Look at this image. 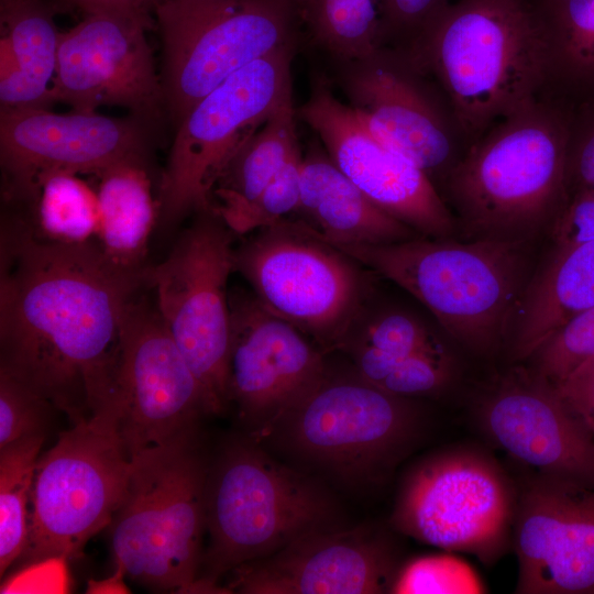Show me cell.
I'll use <instances>...</instances> for the list:
<instances>
[{
  "label": "cell",
  "instance_id": "cell-39",
  "mask_svg": "<svg viewBox=\"0 0 594 594\" xmlns=\"http://www.w3.org/2000/svg\"><path fill=\"white\" fill-rule=\"evenodd\" d=\"M582 122L568 118L566 194L594 187V103L581 116Z\"/></svg>",
  "mask_w": 594,
  "mask_h": 594
},
{
  "label": "cell",
  "instance_id": "cell-9",
  "mask_svg": "<svg viewBox=\"0 0 594 594\" xmlns=\"http://www.w3.org/2000/svg\"><path fill=\"white\" fill-rule=\"evenodd\" d=\"M234 267L266 310L323 353L344 348L372 288L355 260L300 219L261 229L234 251Z\"/></svg>",
  "mask_w": 594,
  "mask_h": 594
},
{
  "label": "cell",
  "instance_id": "cell-20",
  "mask_svg": "<svg viewBox=\"0 0 594 594\" xmlns=\"http://www.w3.org/2000/svg\"><path fill=\"white\" fill-rule=\"evenodd\" d=\"M516 592L594 594V486L539 474L514 515Z\"/></svg>",
  "mask_w": 594,
  "mask_h": 594
},
{
  "label": "cell",
  "instance_id": "cell-11",
  "mask_svg": "<svg viewBox=\"0 0 594 594\" xmlns=\"http://www.w3.org/2000/svg\"><path fill=\"white\" fill-rule=\"evenodd\" d=\"M288 44L234 73L179 121L158 191V219L167 224L211 210V191L235 151L282 106L293 100Z\"/></svg>",
  "mask_w": 594,
  "mask_h": 594
},
{
  "label": "cell",
  "instance_id": "cell-31",
  "mask_svg": "<svg viewBox=\"0 0 594 594\" xmlns=\"http://www.w3.org/2000/svg\"><path fill=\"white\" fill-rule=\"evenodd\" d=\"M45 435L0 448V574L25 549L34 472Z\"/></svg>",
  "mask_w": 594,
  "mask_h": 594
},
{
  "label": "cell",
  "instance_id": "cell-1",
  "mask_svg": "<svg viewBox=\"0 0 594 594\" xmlns=\"http://www.w3.org/2000/svg\"><path fill=\"white\" fill-rule=\"evenodd\" d=\"M0 253V371L73 425L92 417L120 396L123 321L143 270L116 266L97 242L42 240L13 217Z\"/></svg>",
  "mask_w": 594,
  "mask_h": 594
},
{
  "label": "cell",
  "instance_id": "cell-43",
  "mask_svg": "<svg viewBox=\"0 0 594 594\" xmlns=\"http://www.w3.org/2000/svg\"><path fill=\"white\" fill-rule=\"evenodd\" d=\"M125 572L121 566H114V572L102 581L90 580L86 593H129L124 584Z\"/></svg>",
  "mask_w": 594,
  "mask_h": 594
},
{
  "label": "cell",
  "instance_id": "cell-41",
  "mask_svg": "<svg viewBox=\"0 0 594 594\" xmlns=\"http://www.w3.org/2000/svg\"><path fill=\"white\" fill-rule=\"evenodd\" d=\"M556 388L594 435V360Z\"/></svg>",
  "mask_w": 594,
  "mask_h": 594
},
{
  "label": "cell",
  "instance_id": "cell-37",
  "mask_svg": "<svg viewBox=\"0 0 594 594\" xmlns=\"http://www.w3.org/2000/svg\"><path fill=\"white\" fill-rule=\"evenodd\" d=\"M352 343L367 345L392 358H405L442 343L419 319L404 312H389L372 320ZM344 346V348H345Z\"/></svg>",
  "mask_w": 594,
  "mask_h": 594
},
{
  "label": "cell",
  "instance_id": "cell-12",
  "mask_svg": "<svg viewBox=\"0 0 594 594\" xmlns=\"http://www.w3.org/2000/svg\"><path fill=\"white\" fill-rule=\"evenodd\" d=\"M233 233L213 211L199 212L169 256L143 270L144 285L154 288L156 308L202 387L208 414L229 404Z\"/></svg>",
  "mask_w": 594,
  "mask_h": 594
},
{
  "label": "cell",
  "instance_id": "cell-29",
  "mask_svg": "<svg viewBox=\"0 0 594 594\" xmlns=\"http://www.w3.org/2000/svg\"><path fill=\"white\" fill-rule=\"evenodd\" d=\"M29 218H21L37 238L67 244L97 242L98 199L77 174L55 172L42 176L24 202Z\"/></svg>",
  "mask_w": 594,
  "mask_h": 594
},
{
  "label": "cell",
  "instance_id": "cell-42",
  "mask_svg": "<svg viewBox=\"0 0 594 594\" xmlns=\"http://www.w3.org/2000/svg\"><path fill=\"white\" fill-rule=\"evenodd\" d=\"M69 9L76 8L82 12H118L150 14L156 0H64Z\"/></svg>",
  "mask_w": 594,
  "mask_h": 594
},
{
  "label": "cell",
  "instance_id": "cell-27",
  "mask_svg": "<svg viewBox=\"0 0 594 594\" xmlns=\"http://www.w3.org/2000/svg\"><path fill=\"white\" fill-rule=\"evenodd\" d=\"M293 100L249 138L222 168L211 191V210L228 224L261 195L299 148Z\"/></svg>",
  "mask_w": 594,
  "mask_h": 594
},
{
  "label": "cell",
  "instance_id": "cell-44",
  "mask_svg": "<svg viewBox=\"0 0 594 594\" xmlns=\"http://www.w3.org/2000/svg\"><path fill=\"white\" fill-rule=\"evenodd\" d=\"M156 1H157V0H156ZM156 1H155V2H156ZM154 4H155V3H154Z\"/></svg>",
  "mask_w": 594,
  "mask_h": 594
},
{
  "label": "cell",
  "instance_id": "cell-10",
  "mask_svg": "<svg viewBox=\"0 0 594 594\" xmlns=\"http://www.w3.org/2000/svg\"><path fill=\"white\" fill-rule=\"evenodd\" d=\"M163 102L178 124L234 73L288 44L295 0H157Z\"/></svg>",
  "mask_w": 594,
  "mask_h": 594
},
{
  "label": "cell",
  "instance_id": "cell-16",
  "mask_svg": "<svg viewBox=\"0 0 594 594\" xmlns=\"http://www.w3.org/2000/svg\"><path fill=\"white\" fill-rule=\"evenodd\" d=\"M120 431L133 458L197 430L208 414L202 387L157 308L130 301L123 321Z\"/></svg>",
  "mask_w": 594,
  "mask_h": 594
},
{
  "label": "cell",
  "instance_id": "cell-7",
  "mask_svg": "<svg viewBox=\"0 0 594 594\" xmlns=\"http://www.w3.org/2000/svg\"><path fill=\"white\" fill-rule=\"evenodd\" d=\"M121 396L92 417L59 433L37 460L29 532L19 562L25 565L78 554L108 528L132 470L121 435Z\"/></svg>",
  "mask_w": 594,
  "mask_h": 594
},
{
  "label": "cell",
  "instance_id": "cell-35",
  "mask_svg": "<svg viewBox=\"0 0 594 594\" xmlns=\"http://www.w3.org/2000/svg\"><path fill=\"white\" fill-rule=\"evenodd\" d=\"M54 410L48 400L0 371V448L22 438L46 436Z\"/></svg>",
  "mask_w": 594,
  "mask_h": 594
},
{
  "label": "cell",
  "instance_id": "cell-28",
  "mask_svg": "<svg viewBox=\"0 0 594 594\" xmlns=\"http://www.w3.org/2000/svg\"><path fill=\"white\" fill-rule=\"evenodd\" d=\"M546 42V91L562 100L594 86V0H537Z\"/></svg>",
  "mask_w": 594,
  "mask_h": 594
},
{
  "label": "cell",
  "instance_id": "cell-32",
  "mask_svg": "<svg viewBox=\"0 0 594 594\" xmlns=\"http://www.w3.org/2000/svg\"><path fill=\"white\" fill-rule=\"evenodd\" d=\"M345 349L359 376L399 397L437 394L453 376V361L443 344L397 359L363 344L352 343Z\"/></svg>",
  "mask_w": 594,
  "mask_h": 594
},
{
  "label": "cell",
  "instance_id": "cell-17",
  "mask_svg": "<svg viewBox=\"0 0 594 594\" xmlns=\"http://www.w3.org/2000/svg\"><path fill=\"white\" fill-rule=\"evenodd\" d=\"M150 14L99 12L62 32L51 102L95 112L120 106L140 119L154 117L163 102L146 31Z\"/></svg>",
  "mask_w": 594,
  "mask_h": 594
},
{
  "label": "cell",
  "instance_id": "cell-15",
  "mask_svg": "<svg viewBox=\"0 0 594 594\" xmlns=\"http://www.w3.org/2000/svg\"><path fill=\"white\" fill-rule=\"evenodd\" d=\"M144 125L95 112L54 113L46 108H1L0 163L4 196L24 202L50 173L98 175L122 163L146 164Z\"/></svg>",
  "mask_w": 594,
  "mask_h": 594
},
{
  "label": "cell",
  "instance_id": "cell-26",
  "mask_svg": "<svg viewBox=\"0 0 594 594\" xmlns=\"http://www.w3.org/2000/svg\"><path fill=\"white\" fill-rule=\"evenodd\" d=\"M97 243L116 266L144 270L148 238L158 218V202L143 163H122L98 175Z\"/></svg>",
  "mask_w": 594,
  "mask_h": 594
},
{
  "label": "cell",
  "instance_id": "cell-36",
  "mask_svg": "<svg viewBox=\"0 0 594 594\" xmlns=\"http://www.w3.org/2000/svg\"><path fill=\"white\" fill-rule=\"evenodd\" d=\"M482 586L474 573L449 556L417 558L396 575L391 593H479Z\"/></svg>",
  "mask_w": 594,
  "mask_h": 594
},
{
  "label": "cell",
  "instance_id": "cell-23",
  "mask_svg": "<svg viewBox=\"0 0 594 594\" xmlns=\"http://www.w3.org/2000/svg\"><path fill=\"white\" fill-rule=\"evenodd\" d=\"M296 212L329 243H389L418 234L372 202L317 143L302 156Z\"/></svg>",
  "mask_w": 594,
  "mask_h": 594
},
{
  "label": "cell",
  "instance_id": "cell-24",
  "mask_svg": "<svg viewBox=\"0 0 594 594\" xmlns=\"http://www.w3.org/2000/svg\"><path fill=\"white\" fill-rule=\"evenodd\" d=\"M68 9L64 0H0L1 108L52 105L62 34L55 15Z\"/></svg>",
  "mask_w": 594,
  "mask_h": 594
},
{
  "label": "cell",
  "instance_id": "cell-3",
  "mask_svg": "<svg viewBox=\"0 0 594 594\" xmlns=\"http://www.w3.org/2000/svg\"><path fill=\"white\" fill-rule=\"evenodd\" d=\"M568 118L544 91L470 145L442 188L468 240L531 239L551 227L568 197Z\"/></svg>",
  "mask_w": 594,
  "mask_h": 594
},
{
  "label": "cell",
  "instance_id": "cell-8",
  "mask_svg": "<svg viewBox=\"0 0 594 594\" xmlns=\"http://www.w3.org/2000/svg\"><path fill=\"white\" fill-rule=\"evenodd\" d=\"M418 410L356 373L322 377L261 437L348 484L375 482L419 435Z\"/></svg>",
  "mask_w": 594,
  "mask_h": 594
},
{
  "label": "cell",
  "instance_id": "cell-13",
  "mask_svg": "<svg viewBox=\"0 0 594 594\" xmlns=\"http://www.w3.org/2000/svg\"><path fill=\"white\" fill-rule=\"evenodd\" d=\"M340 64L339 87L365 129L443 188L469 144L437 81L392 46Z\"/></svg>",
  "mask_w": 594,
  "mask_h": 594
},
{
  "label": "cell",
  "instance_id": "cell-6",
  "mask_svg": "<svg viewBox=\"0 0 594 594\" xmlns=\"http://www.w3.org/2000/svg\"><path fill=\"white\" fill-rule=\"evenodd\" d=\"M337 510L304 474L279 464L254 440L229 442L209 466L206 547L197 593L226 592L218 581L312 531L336 529Z\"/></svg>",
  "mask_w": 594,
  "mask_h": 594
},
{
  "label": "cell",
  "instance_id": "cell-14",
  "mask_svg": "<svg viewBox=\"0 0 594 594\" xmlns=\"http://www.w3.org/2000/svg\"><path fill=\"white\" fill-rule=\"evenodd\" d=\"M510 486L484 455L465 450L439 453L406 477L392 522L400 532L490 562L507 543L514 522Z\"/></svg>",
  "mask_w": 594,
  "mask_h": 594
},
{
  "label": "cell",
  "instance_id": "cell-30",
  "mask_svg": "<svg viewBox=\"0 0 594 594\" xmlns=\"http://www.w3.org/2000/svg\"><path fill=\"white\" fill-rule=\"evenodd\" d=\"M300 26L339 63L384 46L382 0H295Z\"/></svg>",
  "mask_w": 594,
  "mask_h": 594
},
{
  "label": "cell",
  "instance_id": "cell-18",
  "mask_svg": "<svg viewBox=\"0 0 594 594\" xmlns=\"http://www.w3.org/2000/svg\"><path fill=\"white\" fill-rule=\"evenodd\" d=\"M296 116L319 136L336 166L378 208L431 238L455 231L454 215L431 179L371 134L326 82H315Z\"/></svg>",
  "mask_w": 594,
  "mask_h": 594
},
{
  "label": "cell",
  "instance_id": "cell-21",
  "mask_svg": "<svg viewBox=\"0 0 594 594\" xmlns=\"http://www.w3.org/2000/svg\"><path fill=\"white\" fill-rule=\"evenodd\" d=\"M484 430L539 474L594 486V435L559 391L535 371L514 369L485 395Z\"/></svg>",
  "mask_w": 594,
  "mask_h": 594
},
{
  "label": "cell",
  "instance_id": "cell-25",
  "mask_svg": "<svg viewBox=\"0 0 594 594\" xmlns=\"http://www.w3.org/2000/svg\"><path fill=\"white\" fill-rule=\"evenodd\" d=\"M594 307V241L558 249L518 309L513 354L531 358L563 324Z\"/></svg>",
  "mask_w": 594,
  "mask_h": 594
},
{
  "label": "cell",
  "instance_id": "cell-5",
  "mask_svg": "<svg viewBox=\"0 0 594 594\" xmlns=\"http://www.w3.org/2000/svg\"><path fill=\"white\" fill-rule=\"evenodd\" d=\"M196 431L132 458L109 528L114 566L150 590L197 593L209 471Z\"/></svg>",
  "mask_w": 594,
  "mask_h": 594
},
{
  "label": "cell",
  "instance_id": "cell-2",
  "mask_svg": "<svg viewBox=\"0 0 594 594\" xmlns=\"http://www.w3.org/2000/svg\"><path fill=\"white\" fill-rule=\"evenodd\" d=\"M403 51L440 86L469 147L546 91L537 0H452Z\"/></svg>",
  "mask_w": 594,
  "mask_h": 594
},
{
  "label": "cell",
  "instance_id": "cell-38",
  "mask_svg": "<svg viewBox=\"0 0 594 594\" xmlns=\"http://www.w3.org/2000/svg\"><path fill=\"white\" fill-rule=\"evenodd\" d=\"M452 0H382L384 46L409 48Z\"/></svg>",
  "mask_w": 594,
  "mask_h": 594
},
{
  "label": "cell",
  "instance_id": "cell-40",
  "mask_svg": "<svg viewBox=\"0 0 594 594\" xmlns=\"http://www.w3.org/2000/svg\"><path fill=\"white\" fill-rule=\"evenodd\" d=\"M551 229L557 250L594 241V187L569 194Z\"/></svg>",
  "mask_w": 594,
  "mask_h": 594
},
{
  "label": "cell",
  "instance_id": "cell-22",
  "mask_svg": "<svg viewBox=\"0 0 594 594\" xmlns=\"http://www.w3.org/2000/svg\"><path fill=\"white\" fill-rule=\"evenodd\" d=\"M396 558L375 528L304 535L278 551L232 570L228 590L248 594H374L391 592Z\"/></svg>",
  "mask_w": 594,
  "mask_h": 594
},
{
  "label": "cell",
  "instance_id": "cell-4",
  "mask_svg": "<svg viewBox=\"0 0 594 594\" xmlns=\"http://www.w3.org/2000/svg\"><path fill=\"white\" fill-rule=\"evenodd\" d=\"M330 244L407 290L458 342L481 354L501 344L517 316L532 251L530 239Z\"/></svg>",
  "mask_w": 594,
  "mask_h": 594
},
{
  "label": "cell",
  "instance_id": "cell-34",
  "mask_svg": "<svg viewBox=\"0 0 594 594\" xmlns=\"http://www.w3.org/2000/svg\"><path fill=\"white\" fill-rule=\"evenodd\" d=\"M302 156L296 150L261 195L227 226L234 233L263 229L296 213L300 201Z\"/></svg>",
  "mask_w": 594,
  "mask_h": 594
},
{
  "label": "cell",
  "instance_id": "cell-33",
  "mask_svg": "<svg viewBox=\"0 0 594 594\" xmlns=\"http://www.w3.org/2000/svg\"><path fill=\"white\" fill-rule=\"evenodd\" d=\"M535 372L553 386L594 360V307L558 329L532 355Z\"/></svg>",
  "mask_w": 594,
  "mask_h": 594
},
{
  "label": "cell",
  "instance_id": "cell-19",
  "mask_svg": "<svg viewBox=\"0 0 594 594\" xmlns=\"http://www.w3.org/2000/svg\"><path fill=\"white\" fill-rule=\"evenodd\" d=\"M228 397L256 440L326 373L323 352L255 296H230Z\"/></svg>",
  "mask_w": 594,
  "mask_h": 594
}]
</instances>
